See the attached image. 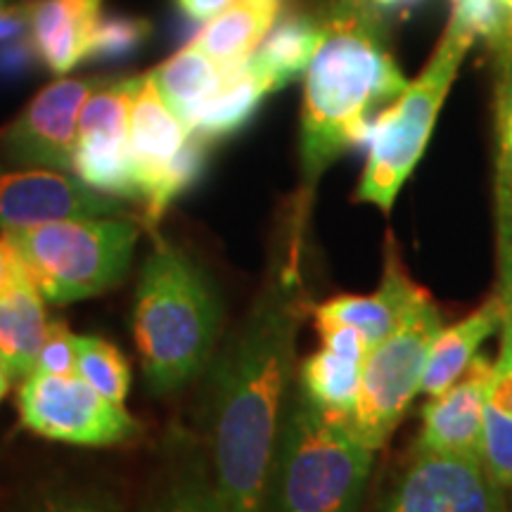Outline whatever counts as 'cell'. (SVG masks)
Returning <instances> with one entry per match:
<instances>
[{
  "label": "cell",
  "mask_w": 512,
  "mask_h": 512,
  "mask_svg": "<svg viewBox=\"0 0 512 512\" xmlns=\"http://www.w3.org/2000/svg\"><path fill=\"white\" fill-rule=\"evenodd\" d=\"M304 228L290 221L252 309L204 377L200 444L221 512H264L275 439L297 373L306 311Z\"/></svg>",
  "instance_id": "1"
},
{
  "label": "cell",
  "mask_w": 512,
  "mask_h": 512,
  "mask_svg": "<svg viewBox=\"0 0 512 512\" xmlns=\"http://www.w3.org/2000/svg\"><path fill=\"white\" fill-rule=\"evenodd\" d=\"M325 22L323 46L306 69L302 181L294 219L306 223L318 178L344 152L370 136L375 114L408 88L380 29V12L368 0H337Z\"/></svg>",
  "instance_id": "2"
},
{
  "label": "cell",
  "mask_w": 512,
  "mask_h": 512,
  "mask_svg": "<svg viewBox=\"0 0 512 512\" xmlns=\"http://www.w3.org/2000/svg\"><path fill=\"white\" fill-rule=\"evenodd\" d=\"M133 294V339L147 392L171 396L204 375L219 349L223 304L211 275L188 252L152 233Z\"/></svg>",
  "instance_id": "3"
},
{
  "label": "cell",
  "mask_w": 512,
  "mask_h": 512,
  "mask_svg": "<svg viewBox=\"0 0 512 512\" xmlns=\"http://www.w3.org/2000/svg\"><path fill=\"white\" fill-rule=\"evenodd\" d=\"M373 456L347 420L325 413L292 384L275 439L264 512H358Z\"/></svg>",
  "instance_id": "4"
},
{
  "label": "cell",
  "mask_w": 512,
  "mask_h": 512,
  "mask_svg": "<svg viewBox=\"0 0 512 512\" xmlns=\"http://www.w3.org/2000/svg\"><path fill=\"white\" fill-rule=\"evenodd\" d=\"M50 304L100 297L126 280L143 226L133 216L64 219L3 230Z\"/></svg>",
  "instance_id": "5"
},
{
  "label": "cell",
  "mask_w": 512,
  "mask_h": 512,
  "mask_svg": "<svg viewBox=\"0 0 512 512\" xmlns=\"http://www.w3.org/2000/svg\"><path fill=\"white\" fill-rule=\"evenodd\" d=\"M475 38L458 24L448 22L437 53L422 74L396 98L370 128V150L363 178L358 183L356 202L373 204L389 214L396 197L425 155L434 124H437L446 95L456 81L460 64Z\"/></svg>",
  "instance_id": "6"
},
{
  "label": "cell",
  "mask_w": 512,
  "mask_h": 512,
  "mask_svg": "<svg viewBox=\"0 0 512 512\" xmlns=\"http://www.w3.org/2000/svg\"><path fill=\"white\" fill-rule=\"evenodd\" d=\"M441 330L444 320L439 306L427 292L401 328L370 349L363 363L356 406L347 422L356 437L373 451L387 446L415 396L422 392L430 351Z\"/></svg>",
  "instance_id": "7"
},
{
  "label": "cell",
  "mask_w": 512,
  "mask_h": 512,
  "mask_svg": "<svg viewBox=\"0 0 512 512\" xmlns=\"http://www.w3.org/2000/svg\"><path fill=\"white\" fill-rule=\"evenodd\" d=\"M24 430L36 437L83 448L136 444L143 425L121 403L105 399L81 375L31 373L17 394Z\"/></svg>",
  "instance_id": "8"
},
{
  "label": "cell",
  "mask_w": 512,
  "mask_h": 512,
  "mask_svg": "<svg viewBox=\"0 0 512 512\" xmlns=\"http://www.w3.org/2000/svg\"><path fill=\"white\" fill-rule=\"evenodd\" d=\"M382 512H508L505 489L477 456L415 453Z\"/></svg>",
  "instance_id": "9"
},
{
  "label": "cell",
  "mask_w": 512,
  "mask_h": 512,
  "mask_svg": "<svg viewBox=\"0 0 512 512\" xmlns=\"http://www.w3.org/2000/svg\"><path fill=\"white\" fill-rule=\"evenodd\" d=\"M100 83L98 79H57L41 88L0 136L5 157L19 166L72 169L81 110Z\"/></svg>",
  "instance_id": "10"
},
{
  "label": "cell",
  "mask_w": 512,
  "mask_h": 512,
  "mask_svg": "<svg viewBox=\"0 0 512 512\" xmlns=\"http://www.w3.org/2000/svg\"><path fill=\"white\" fill-rule=\"evenodd\" d=\"M128 216L126 200L102 195L67 171L24 166L0 171V228L17 230L64 219Z\"/></svg>",
  "instance_id": "11"
},
{
  "label": "cell",
  "mask_w": 512,
  "mask_h": 512,
  "mask_svg": "<svg viewBox=\"0 0 512 512\" xmlns=\"http://www.w3.org/2000/svg\"><path fill=\"white\" fill-rule=\"evenodd\" d=\"M494 363L479 354L456 384L422 408V427L415 441V453H482L484 406L489 401Z\"/></svg>",
  "instance_id": "12"
},
{
  "label": "cell",
  "mask_w": 512,
  "mask_h": 512,
  "mask_svg": "<svg viewBox=\"0 0 512 512\" xmlns=\"http://www.w3.org/2000/svg\"><path fill=\"white\" fill-rule=\"evenodd\" d=\"M425 287L415 285L403 268L399 247L392 235L384 245L382 283L373 294H339L328 302L313 306L316 325H349L363 332L370 349L384 342L392 332L401 328L408 313L425 297Z\"/></svg>",
  "instance_id": "13"
},
{
  "label": "cell",
  "mask_w": 512,
  "mask_h": 512,
  "mask_svg": "<svg viewBox=\"0 0 512 512\" xmlns=\"http://www.w3.org/2000/svg\"><path fill=\"white\" fill-rule=\"evenodd\" d=\"M188 136L190 131L166 105L152 74L138 76L128 110V152L136 171L143 211L155 202L166 171Z\"/></svg>",
  "instance_id": "14"
},
{
  "label": "cell",
  "mask_w": 512,
  "mask_h": 512,
  "mask_svg": "<svg viewBox=\"0 0 512 512\" xmlns=\"http://www.w3.org/2000/svg\"><path fill=\"white\" fill-rule=\"evenodd\" d=\"M136 512H221L200 439L181 430L164 439Z\"/></svg>",
  "instance_id": "15"
},
{
  "label": "cell",
  "mask_w": 512,
  "mask_h": 512,
  "mask_svg": "<svg viewBox=\"0 0 512 512\" xmlns=\"http://www.w3.org/2000/svg\"><path fill=\"white\" fill-rule=\"evenodd\" d=\"M102 0H43L31 12V34L41 62L53 74H67L86 60Z\"/></svg>",
  "instance_id": "16"
},
{
  "label": "cell",
  "mask_w": 512,
  "mask_h": 512,
  "mask_svg": "<svg viewBox=\"0 0 512 512\" xmlns=\"http://www.w3.org/2000/svg\"><path fill=\"white\" fill-rule=\"evenodd\" d=\"M503 313V297L501 292H496L456 325L441 330L430 351L422 392L437 396L456 384L479 356V349L489 342V337L501 332Z\"/></svg>",
  "instance_id": "17"
},
{
  "label": "cell",
  "mask_w": 512,
  "mask_h": 512,
  "mask_svg": "<svg viewBox=\"0 0 512 512\" xmlns=\"http://www.w3.org/2000/svg\"><path fill=\"white\" fill-rule=\"evenodd\" d=\"M325 22L311 15H290L273 24L261 46L249 57V69L259 76L268 93H278L306 74L323 46Z\"/></svg>",
  "instance_id": "18"
},
{
  "label": "cell",
  "mask_w": 512,
  "mask_h": 512,
  "mask_svg": "<svg viewBox=\"0 0 512 512\" xmlns=\"http://www.w3.org/2000/svg\"><path fill=\"white\" fill-rule=\"evenodd\" d=\"M245 64L226 67V64L211 60L195 43H190V46L178 50L164 64H159L155 72H152V79H155L159 93H162L166 105L171 107V112L188 128L190 121L195 119V114L214 95H219L226 88V83Z\"/></svg>",
  "instance_id": "19"
},
{
  "label": "cell",
  "mask_w": 512,
  "mask_h": 512,
  "mask_svg": "<svg viewBox=\"0 0 512 512\" xmlns=\"http://www.w3.org/2000/svg\"><path fill=\"white\" fill-rule=\"evenodd\" d=\"M280 8L283 0H233L192 43L226 67L245 64L278 22Z\"/></svg>",
  "instance_id": "20"
},
{
  "label": "cell",
  "mask_w": 512,
  "mask_h": 512,
  "mask_svg": "<svg viewBox=\"0 0 512 512\" xmlns=\"http://www.w3.org/2000/svg\"><path fill=\"white\" fill-rule=\"evenodd\" d=\"M48 323L46 299L31 280L0 294V358L12 380L34 373Z\"/></svg>",
  "instance_id": "21"
},
{
  "label": "cell",
  "mask_w": 512,
  "mask_h": 512,
  "mask_svg": "<svg viewBox=\"0 0 512 512\" xmlns=\"http://www.w3.org/2000/svg\"><path fill=\"white\" fill-rule=\"evenodd\" d=\"M366 358H354L323 347L306 356L297 368V384L309 399L335 418L349 420L358 399L361 373Z\"/></svg>",
  "instance_id": "22"
},
{
  "label": "cell",
  "mask_w": 512,
  "mask_h": 512,
  "mask_svg": "<svg viewBox=\"0 0 512 512\" xmlns=\"http://www.w3.org/2000/svg\"><path fill=\"white\" fill-rule=\"evenodd\" d=\"M266 86L259 81L249 64L240 69L226 83V88L219 95H214L200 112L195 114V119L190 121L188 131L192 136H200L207 143H216V140L230 138L235 133H240L249 121L254 119V114L259 112L261 102L268 98Z\"/></svg>",
  "instance_id": "23"
},
{
  "label": "cell",
  "mask_w": 512,
  "mask_h": 512,
  "mask_svg": "<svg viewBox=\"0 0 512 512\" xmlns=\"http://www.w3.org/2000/svg\"><path fill=\"white\" fill-rule=\"evenodd\" d=\"M0 512H121V505L114 491L91 479L55 477L24 489Z\"/></svg>",
  "instance_id": "24"
},
{
  "label": "cell",
  "mask_w": 512,
  "mask_h": 512,
  "mask_svg": "<svg viewBox=\"0 0 512 512\" xmlns=\"http://www.w3.org/2000/svg\"><path fill=\"white\" fill-rule=\"evenodd\" d=\"M72 171L79 181L102 195L140 202L128 143H76Z\"/></svg>",
  "instance_id": "25"
},
{
  "label": "cell",
  "mask_w": 512,
  "mask_h": 512,
  "mask_svg": "<svg viewBox=\"0 0 512 512\" xmlns=\"http://www.w3.org/2000/svg\"><path fill=\"white\" fill-rule=\"evenodd\" d=\"M76 375L121 406L131 392V363L117 344L102 337L76 335Z\"/></svg>",
  "instance_id": "26"
},
{
  "label": "cell",
  "mask_w": 512,
  "mask_h": 512,
  "mask_svg": "<svg viewBox=\"0 0 512 512\" xmlns=\"http://www.w3.org/2000/svg\"><path fill=\"white\" fill-rule=\"evenodd\" d=\"M152 24L145 17L102 15L95 22L91 43H88L86 60L91 62H124L136 57L147 41H150Z\"/></svg>",
  "instance_id": "27"
},
{
  "label": "cell",
  "mask_w": 512,
  "mask_h": 512,
  "mask_svg": "<svg viewBox=\"0 0 512 512\" xmlns=\"http://www.w3.org/2000/svg\"><path fill=\"white\" fill-rule=\"evenodd\" d=\"M482 463L496 484L512 489V415L486 401L482 432Z\"/></svg>",
  "instance_id": "28"
},
{
  "label": "cell",
  "mask_w": 512,
  "mask_h": 512,
  "mask_svg": "<svg viewBox=\"0 0 512 512\" xmlns=\"http://www.w3.org/2000/svg\"><path fill=\"white\" fill-rule=\"evenodd\" d=\"M36 373L74 375L76 373V335L64 320H50L46 339L36 358Z\"/></svg>",
  "instance_id": "29"
},
{
  "label": "cell",
  "mask_w": 512,
  "mask_h": 512,
  "mask_svg": "<svg viewBox=\"0 0 512 512\" xmlns=\"http://www.w3.org/2000/svg\"><path fill=\"white\" fill-rule=\"evenodd\" d=\"M503 74L498 83V136H501V181L512 195V48L503 53Z\"/></svg>",
  "instance_id": "30"
},
{
  "label": "cell",
  "mask_w": 512,
  "mask_h": 512,
  "mask_svg": "<svg viewBox=\"0 0 512 512\" xmlns=\"http://www.w3.org/2000/svg\"><path fill=\"white\" fill-rule=\"evenodd\" d=\"M41 60L34 48V41L27 38H12L10 43L0 46V81H19L34 72L36 62Z\"/></svg>",
  "instance_id": "31"
},
{
  "label": "cell",
  "mask_w": 512,
  "mask_h": 512,
  "mask_svg": "<svg viewBox=\"0 0 512 512\" xmlns=\"http://www.w3.org/2000/svg\"><path fill=\"white\" fill-rule=\"evenodd\" d=\"M29 273L24 268L22 256L17 254L15 245L8 235H0V294L10 292L12 287L29 283Z\"/></svg>",
  "instance_id": "32"
},
{
  "label": "cell",
  "mask_w": 512,
  "mask_h": 512,
  "mask_svg": "<svg viewBox=\"0 0 512 512\" xmlns=\"http://www.w3.org/2000/svg\"><path fill=\"white\" fill-rule=\"evenodd\" d=\"M31 12L34 8H29V5L0 3V43L22 36L31 24Z\"/></svg>",
  "instance_id": "33"
},
{
  "label": "cell",
  "mask_w": 512,
  "mask_h": 512,
  "mask_svg": "<svg viewBox=\"0 0 512 512\" xmlns=\"http://www.w3.org/2000/svg\"><path fill=\"white\" fill-rule=\"evenodd\" d=\"M230 3H233V0H176L181 15L188 17L190 22L195 24L211 22V19L221 15Z\"/></svg>",
  "instance_id": "34"
},
{
  "label": "cell",
  "mask_w": 512,
  "mask_h": 512,
  "mask_svg": "<svg viewBox=\"0 0 512 512\" xmlns=\"http://www.w3.org/2000/svg\"><path fill=\"white\" fill-rule=\"evenodd\" d=\"M368 3L373 5L380 15H394V12L415 8V5L422 3V0H368Z\"/></svg>",
  "instance_id": "35"
},
{
  "label": "cell",
  "mask_w": 512,
  "mask_h": 512,
  "mask_svg": "<svg viewBox=\"0 0 512 512\" xmlns=\"http://www.w3.org/2000/svg\"><path fill=\"white\" fill-rule=\"evenodd\" d=\"M10 380H12V377L8 373V368H5L3 358H0V403H3V399L10 392Z\"/></svg>",
  "instance_id": "36"
}]
</instances>
